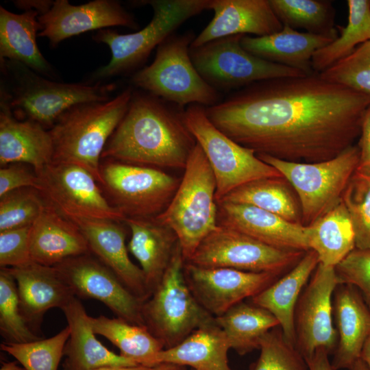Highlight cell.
<instances>
[{"label":"cell","mask_w":370,"mask_h":370,"mask_svg":"<svg viewBox=\"0 0 370 370\" xmlns=\"http://www.w3.org/2000/svg\"><path fill=\"white\" fill-rule=\"evenodd\" d=\"M369 105V97L313 73L254 83L205 110L217 129L256 154L312 163L354 145Z\"/></svg>","instance_id":"obj_1"},{"label":"cell","mask_w":370,"mask_h":370,"mask_svg":"<svg viewBox=\"0 0 370 370\" xmlns=\"http://www.w3.org/2000/svg\"><path fill=\"white\" fill-rule=\"evenodd\" d=\"M185 109L143 90H133L128 109L101 158L140 166L184 169L197 142Z\"/></svg>","instance_id":"obj_2"},{"label":"cell","mask_w":370,"mask_h":370,"mask_svg":"<svg viewBox=\"0 0 370 370\" xmlns=\"http://www.w3.org/2000/svg\"><path fill=\"white\" fill-rule=\"evenodd\" d=\"M133 90L128 87L108 101L77 104L64 112L49 130L53 162L79 166L102 184L100 158L128 109Z\"/></svg>","instance_id":"obj_3"},{"label":"cell","mask_w":370,"mask_h":370,"mask_svg":"<svg viewBox=\"0 0 370 370\" xmlns=\"http://www.w3.org/2000/svg\"><path fill=\"white\" fill-rule=\"evenodd\" d=\"M1 68L8 79L7 85L1 83V96L14 116L37 123L46 130L75 105L110 99L116 87L114 83L100 82L92 85L56 82L8 60H1Z\"/></svg>","instance_id":"obj_4"},{"label":"cell","mask_w":370,"mask_h":370,"mask_svg":"<svg viewBox=\"0 0 370 370\" xmlns=\"http://www.w3.org/2000/svg\"><path fill=\"white\" fill-rule=\"evenodd\" d=\"M216 180L208 160L197 143L184 175L167 208L155 219L176 234L185 262L217 226Z\"/></svg>","instance_id":"obj_5"},{"label":"cell","mask_w":370,"mask_h":370,"mask_svg":"<svg viewBox=\"0 0 370 370\" xmlns=\"http://www.w3.org/2000/svg\"><path fill=\"white\" fill-rule=\"evenodd\" d=\"M195 37L192 32L170 36L157 47L152 63L134 73L133 85L182 108L192 104L210 107L221 101L222 93L203 79L191 60Z\"/></svg>","instance_id":"obj_6"},{"label":"cell","mask_w":370,"mask_h":370,"mask_svg":"<svg viewBox=\"0 0 370 370\" xmlns=\"http://www.w3.org/2000/svg\"><path fill=\"white\" fill-rule=\"evenodd\" d=\"M212 0H149L143 1L153 11L150 22L143 29L121 34L110 29L99 30L95 41L107 45L111 51L109 62L92 75L101 79L127 74L140 68L151 52L175 33L185 21L206 10Z\"/></svg>","instance_id":"obj_7"},{"label":"cell","mask_w":370,"mask_h":370,"mask_svg":"<svg viewBox=\"0 0 370 370\" xmlns=\"http://www.w3.org/2000/svg\"><path fill=\"white\" fill-rule=\"evenodd\" d=\"M258 157L274 167L294 190L301 208V224L308 226L342 199L360 160L358 145L349 146L331 159L312 163L294 162L269 156Z\"/></svg>","instance_id":"obj_8"},{"label":"cell","mask_w":370,"mask_h":370,"mask_svg":"<svg viewBox=\"0 0 370 370\" xmlns=\"http://www.w3.org/2000/svg\"><path fill=\"white\" fill-rule=\"evenodd\" d=\"M185 260L178 242L158 286L143 304L146 327L164 344L172 347L214 317L197 301L185 279Z\"/></svg>","instance_id":"obj_9"},{"label":"cell","mask_w":370,"mask_h":370,"mask_svg":"<svg viewBox=\"0 0 370 370\" xmlns=\"http://www.w3.org/2000/svg\"><path fill=\"white\" fill-rule=\"evenodd\" d=\"M184 121L214 173L217 203L248 182L282 177L274 167L260 160L254 151L239 145L217 129L208 118L204 106H188L184 111Z\"/></svg>","instance_id":"obj_10"},{"label":"cell","mask_w":370,"mask_h":370,"mask_svg":"<svg viewBox=\"0 0 370 370\" xmlns=\"http://www.w3.org/2000/svg\"><path fill=\"white\" fill-rule=\"evenodd\" d=\"M243 36H225L190 48L195 67L218 92H232L266 79L306 75L248 52L241 45Z\"/></svg>","instance_id":"obj_11"},{"label":"cell","mask_w":370,"mask_h":370,"mask_svg":"<svg viewBox=\"0 0 370 370\" xmlns=\"http://www.w3.org/2000/svg\"><path fill=\"white\" fill-rule=\"evenodd\" d=\"M110 204L126 218H154L172 200L181 180L150 166L110 160L101 164Z\"/></svg>","instance_id":"obj_12"},{"label":"cell","mask_w":370,"mask_h":370,"mask_svg":"<svg viewBox=\"0 0 370 370\" xmlns=\"http://www.w3.org/2000/svg\"><path fill=\"white\" fill-rule=\"evenodd\" d=\"M306 252L273 247L242 232L218 225L186 262L204 268L282 275L296 265Z\"/></svg>","instance_id":"obj_13"},{"label":"cell","mask_w":370,"mask_h":370,"mask_svg":"<svg viewBox=\"0 0 370 370\" xmlns=\"http://www.w3.org/2000/svg\"><path fill=\"white\" fill-rule=\"evenodd\" d=\"M45 200L69 220L90 219L124 222L126 217L103 195L97 182L76 165L51 162L36 173Z\"/></svg>","instance_id":"obj_14"},{"label":"cell","mask_w":370,"mask_h":370,"mask_svg":"<svg viewBox=\"0 0 370 370\" xmlns=\"http://www.w3.org/2000/svg\"><path fill=\"white\" fill-rule=\"evenodd\" d=\"M338 284L334 267L319 263L297 301L294 312L295 346L306 360L319 349L330 355L336 348L332 297Z\"/></svg>","instance_id":"obj_15"},{"label":"cell","mask_w":370,"mask_h":370,"mask_svg":"<svg viewBox=\"0 0 370 370\" xmlns=\"http://www.w3.org/2000/svg\"><path fill=\"white\" fill-rule=\"evenodd\" d=\"M53 267L75 297L98 300L117 317L146 327L143 302L91 253L68 258Z\"/></svg>","instance_id":"obj_16"},{"label":"cell","mask_w":370,"mask_h":370,"mask_svg":"<svg viewBox=\"0 0 370 370\" xmlns=\"http://www.w3.org/2000/svg\"><path fill=\"white\" fill-rule=\"evenodd\" d=\"M187 284L200 305L214 317L251 298L280 278L281 274L250 272L230 268H204L185 262Z\"/></svg>","instance_id":"obj_17"},{"label":"cell","mask_w":370,"mask_h":370,"mask_svg":"<svg viewBox=\"0 0 370 370\" xmlns=\"http://www.w3.org/2000/svg\"><path fill=\"white\" fill-rule=\"evenodd\" d=\"M38 21L41 30L38 36L47 38L51 47L91 30L114 26L138 28L134 15L114 0H95L79 5L56 0L47 12L38 16Z\"/></svg>","instance_id":"obj_18"},{"label":"cell","mask_w":370,"mask_h":370,"mask_svg":"<svg viewBox=\"0 0 370 370\" xmlns=\"http://www.w3.org/2000/svg\"><path fill=\"white\" fill-rule=\"evenodd\" d=\"M217 224L282 249L310 250L308 227L249 205L217 203Z\"/></svg>","instance_id":"obj_19"},{"label":"cell","mask_w":370,"mask_h":370,"mask_svg":"<svg viewBox=\"0 0 370 370\" xmlns=\"http://www.w3.org/2000/svg\"><path fill=\"white\" fill-rule=\"evenodd\" d=\"M86 238L90 251L110 269L120 281L143 302L151 293L142 269L129 258L126 232L121 222L90 219H73Z\"/></svg>","instance_id":"obj_20"},{"label":"cell","mask_w":370,"mask_h":370,"mask_svg":"<svg viewBox=\"0 0 370 370\" xmlns=\"http://www.w3.org/2000/svg\"><path fill=\"white\" fill-rule=\"evenodd\" d=\"M214 16L194 39L190 47L234 35L264 36L281 31L269 0H212Z\"/></svg>","instance_id":"obj_21"},{"label":"cell","mask_w":370,"mask_h":370,"mask_svg":"<svg viewBox=\"0 0 370 370\" xmlns=\"http://www.w3.org/2000/svg\"><path fill=\"white\" fill-rule=\"evenodd\" d=\"M5 269L16 281L21 313L36 334L47 311L62 309L75 297L55 267L32 262Z\"/></svg>","instance_id":"obj_22"},{"label":"cell","mask_w":370,"mask_h":370,"mask_svg":"<svg viewBox=\"0 0 370 370\" xmlns=\"http://www.w3.org/2000/svg\"><path fill=\"white\" fill-rule=\"evenodd\" d=\"M332 314L338 334L331 362L334 370H350L370 332V309L353 285L338 284L332 297Z\"/></svg>","instance_id":"obj_23"},{"label":"cell","mask_w":370,"mask_h":370,"mask_svg":"<svg viewBox=\"0 0 370 370\" xmlns=\"http://www.w3.org/2000/svg\"><path fill=\"white\" fill-rule=\"evenodd\" d=\"M53 146L49 130L40 124L14 116L0 97V164L31 165L36 173L53 162Z\"/></svg>","instance_id":"obj_24"},{"label":"cell","mask_w":370,"mask_h":370,"mask_svg":"<svg viewBox=\"0 0 370 370\" xmlns=\"http://www.w3.org/2000/svg\"><path fill=\"white\" fill-rule=\"evenodd\" d=\"M29 245L32 261L50 267L90 253L78 226L47 201L41 214L30 226Z\"/></svg>","instance_id":"obj_25"},{"label":"cell","mask_w":370,"mask_h":370,"mask_svg":"<svg viewBox=\"0 0 370 370\" xmlns=\"http://www.w3.org/2000/svg\"><path fill=\"white\" fill-rule=\"evenodd\" d=\"M337 33L315 34L301 32L283 25L281 31L264 36H243V47L263 60L301 71L316 73L312 68L314 53L334 41Z\"/></svg>","instance_id":"obj_26"},{"label":"cell","mask_w":370,"mask_h":370,"mask_svg":"<svg viewBox=\"0 0 370 370\" xmlns=\"http://www.w3.org/2000/svg\"><path fill=\"white\" fill-rule=\"evenodd\" d=\"M66 319L71 334L66 344L64 370H92L103 366L139 365L106 347L96 338L90 316L74 297L61 309Z\"/></svg>","instance_id":"obj_27"},{"label":"cell","mask_w":370,"mask_h":370,"mask_svg":"<svg viewBox=\"0 0 370 370\" xmlns=\"http://www.w3.org/2000/svg\"><path fill=\"white\" fill-rule=\"evenodd\" d=\"M131 238L127 245L140 264L151 295L160 282L178 243L175 232L154 218L127 217Z\"/></svg>","instance_id":"obj_28"},{"label":"cell","mask_w":370,"mask_h":370,"mask_svg":"<svg viewBox=\"0 0 370 370\" xmlns=\"http://www.w3.org/2000/svg\"><path fill=\"white\" fill-rule=\"evenodd\" d=\"M230 349L225 334L214 319L195 330L177 345L157 353L149 367L171 363L190 366L195 370H232L227 358Z\"/></svg>","instance_id":"obj_29"},{"label":"cell","mask_w":370,"mask_h":370,"mask_svg":"<svg viewBox=\"0 0 370 370\" xmlns=\"http://www.w3.org/2000/svg\"><path fill=\"white\" fill-rule=\"evenodd\" d=\"M319 263L316 252L307 251L286 274L251 298V303L267 310L278 319L284 338L293 345L295 306Z\"/></svg>","instance_id":"obj_30"},{"label":"cell","mask_w":370,"mask_h":370,"mask_svg":"<svg viewBox=\"0 0 370 370\" xmlns=\"http://www.w3.org/2000/svg\"><path fill=\"white\" fill-rule=\"evenodd\" d=\"M38 16L35 10L16 14L0 7V58L20 62L52 79L56 74L36 42L41 30Z\"/></svg>","instance_id":"obj_31"},{"label":"cell","mask_w":370,"mask_h":370,"mask_svg":"<svg viewBox=\"0 0 370 370\" xmlns=\"http://www.w3.org/2000/svg\"><path fill=\"white\" fill-rule=\"evenodd\" d=\"M307 227L309 248L323 265L335 267L356 248L353 225L342 201Z\"/></svg>","instance_id":"obj_32"},{"label":"cell","mask_w":370,"mask_h":370,"mask_svg":"<svg viewBox=\"0 0 370 370\" xmlns=\"http://www.w3.org/2000/svg\"><path fill=\"white\" fill-rule=\"evenodd\" d=\"M222 201L257 207L288 221L301 224L298 198L283 177H266L248 182L230 192L220 201Z\"/></svg>","instance_id":"obj_33"},{"label":"cell","mask_w":370,"mask_h":370,"mask_svg":"<svg viewBox=\"0 0 370 370\" xmlns=\"http://www.w3.org/2000/svg\"><path fill=\"white\" fill-rule=\"evenodd\" d=\"M214 319L225 334L231 348L240 355L259 349L264 334L280 326L278 319L267 310L243 301Z\"/></svg>","instance_id":"obj_34"},{"label":"cell","mask_w":370,"mask_h":370,"mask_svg":"<svg viewBox=\"0 0 370 370\" xmlns=\"http://www.w3.org/2000/svg\"><path fill=\"white\" fill-rule=\"evenodd\" d=\"M90 320L95 334L106 338L119 348L121 356L139 365L149 367L151 358L164 349L162 341L145 326L104 315L90 317Z\"/></svg>","instance_id":"obj_35"},{"label":"cell","mask_w":370,"mask_h":370,"mask_svg":"<svg viewBox=\"0 0 370 370\" xmlns=\"http://www.w3.org/2000/svg\"><path fill=\"white\" fill-rule=\"evenodd\" d=\"M348 21L338 27L340 36L317 51L312 58V68L320 73L349 55L358 46L370 40V1L348 0Z\"/></svg>","instance_id":"obj_36"},{"label":"cell","mask_w":370,"mask_h":370,"mask_svg":"<svg viewBox=\"0 0 370 370\" xmlns=\"http://www.w3.org/2000/svg\"><path fill=\"white\" fill-rule=\"evenodd\" d=\"M275 15L293 29H303L315 34L337 33L335 10L328 0H269Z\"/></svg>","instance_id":"obj_37"},{"label":"cell","mask_w":370,"mask_h":370,"mask_svg":"<svg viewBox=\"0 0 370 370\" xmlns=\"http://www.w3.org/2000/svg\"><path fill=\"white\" fill-rule=\"evenodd\" d=\"M70 334L71 329L67 325L48 338L23 343L3 342L0 347L27 370H58Z\"/></svg>","instance_id":"obj_38"},{"label":"cell","mask_w":370,"mask_h":370,"mask_svg":"<svg viewBox=\"0 0 370 370\" xmlns=\"http://www.w3.org/2000/svg\"><path fill=\"white\" fill-rule=\"evenodd\" d=\"M0 332L4 342L9 343L40 339L25 321L20 308L16 281L5 268L0 270Z\"/></svg>","instance_id":"obj_39"},{"label":"cell","mask_w":370,"mask_h":370,"mask_svg":"<svg viewBox=\"0 0 370 370\" xmlns=\"http://www.w3.org/2000/svg\"><path fill=\"white\" fill-rule=\"evenodd\" d=\"M341 201L353 225L356 248L370 249V174L356 169Z\"/></svg>","instance_id":"obj_40"},{"label":"cell","mask_w":370,"mask_h":370,"mask_svg":"<svg viewBox=\"0 0 370 370\" xmlns=\"http://www.w3.org/2000/svg\"><path fill=\"white\" fill-rule=\"evenodd\" d=\"M319 74L325 80L370 98V40Z\"/></svg>","instance_id":"obj_41"},{"label":"cell","mask_w":370,"mask_h":370,"mask_svg":"<svg viewBox=\"0 0 370 370\" xmlns=\"http://www.w3.org/2000/svg\"><path fill=\"white\" fill-rule=\"evenodd\" d=\"M46 201L34 188L12 190L0 197V232L32 225Z\"/></svg>","instance_id":"obj_42"},{"label":"cell","mask_w":370,"mask_h":370,"mask_svg":"<svg viewBox=\"0 0 370 370\" xmlns=\"http://www.w3.org/2000/svg\"><path fill=\"white\" fill-rule=\"evenodd\" d=\"M259 349L260 356L254 370H309L305 358L286 340L280 326L264 334Z\"/></svg>","instance_id":"obj_43"},{"label":"cell","mask_w":370,"mask_h":370,"mask_svg":"<svg viewBox=\"0 0 370 370\" xmlns=\"http://www.w3.org/2000/svg\"><path fill=\"white\" fill-rule=\"evenodd\" d=\"M334 269L338 283L354 286L370 309V249L355 248Z\"/></svg>","instance_id":"obj_44"},{"label":"cell","mask_w":370,"mask_h":370,"mask_svg":"<svg viewBox=\"0 0 370 370\" xmlns=\"http://www.w3.org/2000/svg\"><path fill=\"white\" fill-rule=\"evenodd\" d=\"M30 226L0 232L1 268L21 267L33 262L29 245Z\"/></svg>","instance_id":"obj_45"},{"label":"cell","mask_w":370,"mask_h":370,"mask_svg":"<svg viewBox=\"0 0 370 370\" xmlns=\"http://www.w3.org/2000/svg\"><path fill=\"white\" fill-rule=\"evenodd\" d=\"M38 189L39 180L36 172L23 163H12L0 169V197L18 188Z\"/></svg>","instance_id":"obj_46"},{"label":"cell","mask_w":370,"mask_h":370,"mask_svg":"<svg viewBox=\"0 0 370 370\" xmlns=\"http://www.w3.org/2000/svg\"><path fill=\"white\" fill-rule=\"evenodd\" d=\"M357 145L360 151V160L357 169L370 174V105L363 116Z\"/></svg>","instance_id":"obj_47"},{"label":"cell","mask_w":370,"mask_h":370,"mask_svg":"<svg viewBox=\"0 0 370 370\" xmlns=\"http://www.w3.org/2000/svg\"><path fill=\"white\" fill-rule=\"evenodd\" d=\"M54 1L50 0H18L14 1V5L21 10L25 11L35 10L39 16L47 12L52 7Z\"/></svg>","instance_id":"obj_48"},{"label":"cell","mask_w":370,"mask_h":370,"mask_svg":"<svg viewBox=\"0 0 370 370\" xmlns=\"http://www.w3.org/2000/svg\"><path fill=\"white\" fill-rule=\"evenodd\" d=\"M306 362L309 370H334L329 360V354L324 349L317 350Z\"/></svg>","instance_id":"obj_49"},{"label":"cell","mask_w":370,"mask_h":370,"mask_svg":"<svg viewBox=\"0 0 370 370\" xmlns=\"http://www.w3.org/2000/svg\"><path fill=\"white\" fill-rule=\"evenodd\" d=\"M360 359L365 362L367 369L370 370V332L363 345Z\"/></svg>","instance_id":"obj_50"},{"label":"cell","mask_w":370,"mask_h":370,"mask_svg":"<svg viewBox=\"0 0 370 370\" xmlns=\"http://www.w3.org/2000/svg\"><path fill=\"white\" fill-rule=\"evenodd\" d=\"M153 368L137 365L133 367L103 366L92 370H152Z\"/></svg>","instance_id":"obj_51"},{"label":"cell","mask_w":370,"mask_h":370,"mask_svg":"<svg viewBox=\"0 0 370 370\" xmlns=\"http://www.w3.org/2000/svg\"><path fill=\"white\" fill-rule=\"evenodd\" d=\"M152 370H187L186 367L182 365L162 363L153 367Z\"/></svg>","instance_id":"obj_52"},{"label":"cell","mask_w":370,"mask_h":370,"mask_svg":"<svg viewBox=\"0 0 370 370\" xmlns=\"http://www.w3.org/2000/svg\"><path fill=\"white\" fill-rule=\"evenodd\" d=\"M0 370H27L25 367H20L16 362H4L2 363Z\"/></svg>","instance_id":"obj_53"},{"label":"cell","mask_w":370,"mask_h":370,"mask_svg":"<svg viewBox=\"0 0 370 370\" xmlns=\"http://www.w3.org/2000/svg\"><path fill=\"white\" fill-rule=\"evenodd\" d=\"M350 370H368V369L365 362L361 359H359L358 360L356 361V362L354 364V365Z\"/></svg>","instance_id":"obj_54"},{"label":"cell","mask_w":370,"mask_h":370,"mask_svg":"<svg viewBox=\"0 0 370 370\" xmlns=\"http://www.w3.org/2000/svg\"><path fill=\"white\" fill-rule=\"evenodd\" d=\"M194 370H195V369H194Z\"/></svg>","instance_id":"obj_55"}]
</instances>
